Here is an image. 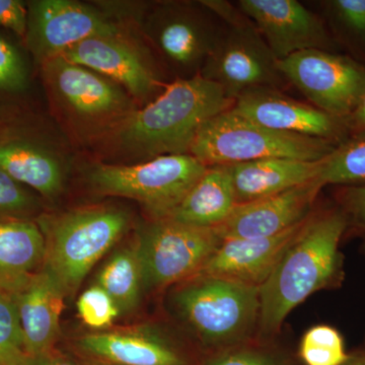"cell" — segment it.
<instances>
[{"label":"cell","instance_id":"obj_2","mask_svg":"<svg viewBox=\"0 0 365 365\" xmlns=\"http://www.w3.org/2000/svg\"><path fill=\"white\" fill-rule=\"evenodd\" d=\"M234 103L222 86L202 76L178 79L127 118L117 137L125 148L146 157L189 153L201 127Z\"/></svg>","mask_w":365,"mask_h":365},{"label":"cell","instance_id":"obj_15","mask_svg":"<svg viewBox=\"0 0 365 365\" xmlns=\"http://www.w3.org/2000/svg\"><path fill=\"white\" fill-rule=\"evenodd\" d=\"M307 218L273 237L223 240L198 274L260 289L289 245L299 235Z\"/></svg>","mask_w":365,"mask_h":365},{"label":"cell","instance_id":"obj_36","mask_svg":"<svg viewBox=\"0 0 365 365\" xmlns=\"http://www.w3.org/2000/svg\"><path fill=\"white\" fill-rule=\"evenodd\" d=\"M24 365H81L60 354L56 350L38 356L26 357Z\"/></svg>","mask_w":365,"mask_h":365},{"label":"cell","instance_id":"obj_7","mask_svg":"<svg viewBox=\"0 0 365 365\" xmlns=\"http://www.w3.org/2000/svg\"><path fill=\"white\" fill-rule=\"evenodd\" d=\"M202 4L227 23V32L217 38L209 54L203 78L222 86L234 102L251 88H275L283 76L256 26L227 2Z\"/></svg>","mask_w":365,"mask_h":365},{"label":"cell","instance_id":"obj_23","mask_svg":"<svg viewBox=\"0 0 365 365\" xmlns=\"http://www.w3.org/2000/svg\"><path fill=\"white\" fill-rule=\"evenodd\" d=\"M96 284L112 297L121 314H130L139 306L145 287L136 242L108 259L98 271Z\"/></svg>","mask_w":365,"mask_h":365},{"label":"cell","instance_id":"obj_26","mask_svg":"<svg viewBox=\"0 0 365 365\" xmlns=\"http://www.w3.org/2000/svg\"><path fill=\"white\" fill-rule=\"evenodd\" d=\"M319 180L324 186H365V138L339 144L324 158Z\"/></svg>","mask_w":365,"mask_h":365},{"label":"cell","instance_id":"obj_35","mask_svg":"<svg viewBox=\"0 0 365 365\" xmlns=\"http://www.w3.org/2000/svg\"><path fill=\"white\" fill-rule=\"evenodd\" d=\"M349 139L365 138V95L355 111L345 120Z\"/></svg>","mask_w":365,"mask_h":365},{"label":"cell","instance_id":"obj_32","mask_svg":"<svg viewBox=\"0 0 365 365\" xmlns=\"http://www.w3.org/2000/svg\"><path fill=\"white\" fill-rule=\"evenodd\" d=\"M335 201L347 218L345 237L365 235V186L337 187Z\"/></svg>","mask_w":365,"mask_h":365},{"label":"cell","instance_id":"obj_27","mask_svg":"<svg viewBox=\"0 0 365 365\" xmlns=\"http://www.w3.org/2000/svg\"><path fill=\"white\" fill-rule=\"evenodd\" d=\"M304 365H342L349 356L339 330L329 325L312 327L302 336L297 352Z\"/></svg>","mask_w":365,"mask_h":365},{"label":"cell","instance_id":"obj_16","mask_svg":"<svg viewBox=\"0 0 365 365\" xmlns=\"http://www.w3.org/2000/svg\"><path fill=\"white\" fill-rule=\"evenodd\" d=\"M13 292L26 354L38 356L55 350L66 299L57 281L42 268Z\"/></svg>","mask_w":365,"mask_h":365},{"label":"cell","instance_id":"obj_9","mask_svg":"<svg viewBox=\"0 0 365 365\" xmlns=\"http://www.w3.org/2000/svg\"><path fill=\"white\" fill-rule=\"evenodd\" d=\"M277 67L314 107L344 121L365 95V66L347 54L306 50L277 60Z\"/></svg>","mask_w":365,"mask_h":365},{"label":"cell","instance_id":"obj_12","mask_svg":"<svg viewBox=\"0 0 365 365\" xmlns=\"http://www.w3.org/2000/svg\"><path fill=\"white\" fill-rule=\"evenodd\" d=\"M232 109L269 129L316 137L339 144L349 139L344 120L287 97L275 88L260 86L235 98Z\"/></svg>","mask_w":365,"mask_h":365},{"label":"cell","instance_id":"obj_8","mask_svg":"<svg viewBox=\"0 0 365 365\" xmlns=\"http://www.w3.org/2000/svg\"><path fill=\"white\" fill-rule=\"evenodd\" d=\"M222 242L216 228L153 220L136 241L145 289H163L197 275Z\"/></svg>","mask_w":365,"mask_h":365},{"label":"cell","instance_id":"obj_14","mask_svg":"<svg viewBox=\"0 0 365 365\" xmlns=\"http://www.w3.org/2000/svg\"><path fill=\"white\" fill-rule=\"evenodd\" d=\"M78 347L88 359L109 365H192L189 355L155 327L86 334Z\"/></svg>","mask_w":365,"mask_h":365},{"label":"cell","instance_id":"obj_19","mask_svg":"<svg viewBox=\"0 0 365 365\" xmlns=\"http://www.w3.org/2000/svg\"><path fill=\"white\" fill-rule=\"evenodd\" d=\"M45 71L52 85L78 114L100 116L126 104L117 86L86 67L54 57L45 61Z\"/></svg>","mask_w":365,"mask_h":365},{"label":"cell","instance_id":"obj_24","mask_svg":"<svg viewBox=\"0 0 365 365\" xmlns=\"http://www.w3.org/2000/svg\"><path fill=\"white\" fill-rule=\"evenodd\" d=\"M216 41L186 16L167 19L158 33V43L163 51L182 66L195 63L203 56L208 57Z\"/></svg>","mask_w":365,"mask_h":365},{"label":"cell","instance_id":"obj_6","mask_svg":"<svg viewBox=\"0 0 365 365\" xmlns=\"http://www.w3.org/2000/svg\"><path fill=\"white\" fill-rule=\"evenodd\" d=\"M206 169L195 157L182 153L134 165H98L90 178L100 193L135 200L153 220H160L170 218Z\"/></svg>","mask_w":365,"mask_h":365},{"label":"cell","instance_id":"obj_1","mask_svg":"<svg viewBox=\"0 0 365 365\" xmlns=\"http://www.w3.org/2000/svg\"><path fill=\"white\" fill-rule=\"evenodd\" d=\"M347 227L345 213L336 203L307 218L259 289V339L274 340L290 312L307 297L342 287L345 257L340 246Z\"/></svg>","mask_w":365,"mask_h":365},{"label":"cell","instance_id":"obj_13","mask_svg":"<svg viewBox=\"0 0 365 365\" xmlns=\"http://www.w3.org/2000/svg\"><path fill=\"white\" fill-rule=\"evenodd\" d=\"M324 187L316 179L275 195L240 204L216 230L222 241L260 239L279 235L311 216Z\"/></svg>","mask_w":365,"mask_h":365},{"label":"cell","instance_id":"obj_18","mask_svg":"<svg viewBox=\"0 0 365 365\" xmlns=\"http://www.w3.org/2000/svg\"><path fill=\"white\" fill-rule=\"evenodd\" d=\"M323 160L317 162L267 158L230 165L237 205L253 202L319 179Z\"/></svg>","mask_w":365,"mask_h":365},{"label":"cell","instance_id":"obj_21","mask_svg":"<svg viewBox=\"0 0 365 365\" xmlns=\"http://www.w3.org/2000/svg\"><path fill=\"white\" fill-rule=\"evenodd\" d=\"M235 206L230 165H211L168 220L216 228L227 220Z\"/></svg>","mask_w":365,"mask_h":365},{"label":"cell","instance_id":"obj_25","mask_svg":"<svg viewBox=\"0 0 365 365\" xmlns=\"http://www.w3.org/2000/svg\"><path fill=\"white\" fill-rule=\"evenodd\" d=\"M326 11L338 46L350 50V57L365 66V0H331Z\"/></svg>","mask_w":365,"mask_h":365},{"label":"cell","instance_id":"obj_10","mask_svg":"<svg viewBox=\"0 0 365 365\" xmlns=\"http://www.w3.org/2000/svg\"><path fill=\"white\" fill-rule=\"evenodd\" d=\"M240 11L256 26L276 60L306 50L339 52L325 21L295 0H240Z\"/></svg>","mask_w":365,"mask_h":365},{"label":"cell","instance_id":"obj_11","mask_svg":"<svg viewBox=\"0 0 365 365\" xmlns=\"http://www.w3.org/2000/svg\"><path fill=\"white\" fill-rule=\"evenodd\" d=\"M118 34L117 26L102 14L68 0L33 2L28 14L29 46L43 61L91 38H116Z\"/></svg>","mask_w":365,"mask_h":365},{"label":"cell","instance_id":"obj_30","mask_svg":"<svg viewBox=\"0 0 365 365\" xmlns=\"http://www.w3.org/2000/svg\"><path fill=\"white\" fill-rule=\"evenodd\" d=\"M76 309L83 323L97 331L111 327L121 314L112 297L98 284H93L79 295Z\"/></svg>","mask_w":365,"mask_h":365},{"label":"cell","instance_id":"obj_37","mask_svg":"<svg viewBox=\"0 0 365 365\" xmlns=\"http://www.w3.org/2000/svg\"><path fill=\"white\" fill-rule=\"evenodd\" d=\"M342 365H365V344L349 352V356Z\"/></svg>","mask_w":365,"mask_h":365},{"label":"cell","instance_id":"obj_22","mask_svg":"<svg viewBox=\"0 0 365 365\" xmlns=\"http://www.w3.org/2000/svg\"><path fill=\"white\" fill-rule=\"evenodd\" d=\"M0 170L14 181L49 198L56 196L62 189L58 162L31 144L20 141L0 143Z\"/></svg>","mask_w":365,"mask_h":365},{"label":"cell","instance_id":"obj_29","mask_svg":"<svg viewBox=\"0 0 365 365\" xmlns=\"http://www.w3.org/2000/svg\"><path fill=\"white\" fill-rule=\"evenodd\" d=\"M28 356L14 292L0 287V365H24Z\"/></svg>","mask_w":365,"mask_h":365},{"label":"cell","instance_id":"obj_39","mask_svg":"<svg viewBox=\"0 0 365 365\" xmlns=\"http://www.w3.org/2000/svg\"><path fill=\"white\" fill-rule=\"evenodd\" d=\"M362 237H364V244H362V251H364V253L365 255V235H362Z\"/></svg>","mask_w":365,"mask_h":365},{"label":"cell","instance_id":"obj_28","mask_svg":"<svg viewBox=\"0 0 365 365\" xmlns=\"http://www.w3.org/2000/svg\"><path fill=\"white\" fill-rule=\"evenodd\" d=\"M205 365H297V361L274 340L255 339L209 355Z\"/></svg>","mask_w":365,"mask_h":365},{"label":"cell","instance_id":"obj_3","mask_svg":"<svg viewBox=\"0 0 365 365\" xmlns=\"http://www.w3.org/2000/svg\"><path fill=\"white\" fill-rule=\"evenodd\" d=\"M170 302L207 356L259 339V288L197 274L176 285Z\"/></svg>","mask_w":365,"mask_h":365},{"label":"cell","instance_id":"obj_38","mask_svg":"<svg viewBox=\"0 0 365 365\" xmlns=\"http://www.w3.org/2000/svg\"><path fill=\"white\" fill-rule=\"evenodd\" d=\"M81 365H109V364H103V362H98V361H96V360L88 359L85 360V361H83V364H81Z\"/></svg>","mask_w":365,"mask_h":365},{"label":"cell","instance_id":"obj_20","mask_svg":"<svg viewBox=\"0 0 365 365\" xmlns=\"http://www.w3.org/2000/svg\"><path fill=\"white\" fill-rule=\"evenodd\" d=\"M46 242L40 225L31 220L0 222V287H20L44 265Z\"/></svg>","mask_w":365,"mask_h":365},{"label":"cell","instance_id":"obj_5","mask_svg":"<svg viewBox=\"0 0 365 365\" xmlns=\"http://www.w3.org/2000/svg\"><path fill=\"white\" fill-rule=\"evenodd\" d=\"M129 216L113 207L78 209L41 222L48 271L66 297L76 294L98 261L125 234Z\"/></svg>","mask_w":365,"mask_h":365},{"label":"cell","instance_id":"obj_31","mask_svg":"<svg viewBox=\"0 0 365 365\" xmlns=\"http://www.w3.org/2000/svg\"><path fill=\"white\" fill-rule=\"evenodd\" d=\"M37 208L35 198L20 184L0 170V222L30 220Z\"/></svg>","mask_w":365,"mask_h":365},{"label":"cell","instance_id":"obj_33","mask_svg":"<svg viewBox=\"0 0 365 365\" xmlns=\"http://www.w3.org/2000/svg\"><path fill=\"white\" fill-rule=\"evenodd\" d=\"M26 69L18 51L0 38V88L21 90L26 85Z\"/></svg>","mask_w":365,"mask_h":365},{"label":"cell","instance_id":"obj_17","mask_svg":"<svg viewBox=\"0 0 365 365\" xmlns=\"http://www.w3.org/2000/svg\"><path fill=\"white\" fill-rule=\"evenodd\" d=\"M58 57L113 79L138 98L148 97L155 88V79L143 60L116 38H91Z\"/></svg>","mask_w":365,"mask_h":365},{"label":"cell","instance_id":"obj_4","mask_svg":"<svg viewBox=\"0 0 365 365\" xmlns=\"http://www.w3.org/2000/svg\"><path fill=\"white\" fill-rule=\"evenodd\" d=\"M337 146L325 139L269 129L230 108L201 127L189 153L206 167L267 158L317 162L331 155Z\"/></svg>","mask_w":365,"mask_h":365},{"label":"cell","instance_id":"obj_34","mask_svg":"<svg viewBox=\"0 0 365 365\" xmlns=\"http://www.w3.org/2000/svg\"><path fill=\"white\" fill-rule=\"evenodd\" d=\"M28 11L18 0H0V26L9 29L19 36L26 35Z\"/></svg>","mask_w":365,"mask_h":365}]
</instances>
